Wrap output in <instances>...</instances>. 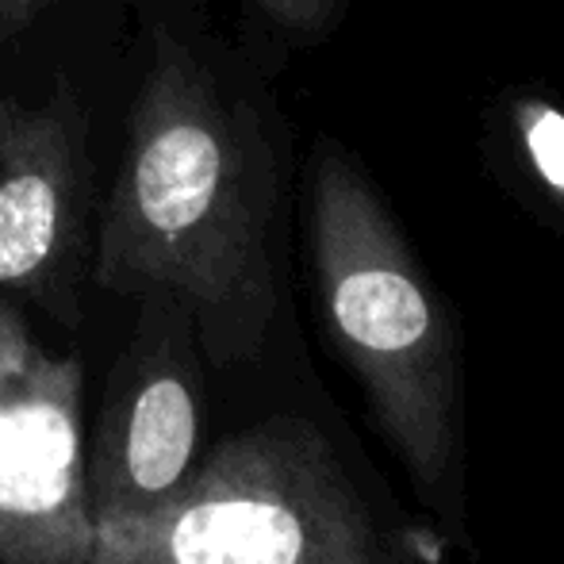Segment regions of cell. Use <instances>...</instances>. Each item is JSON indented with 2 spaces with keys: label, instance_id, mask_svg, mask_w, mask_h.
I'll return each instance as SVG.
<instances>
[{
  "label": "cell",
  "instance_id": "obj_8",
  "mask_svg": "<svg viewBox=\"0 0 564 564\" xmlns=\"http://www.w3.org/2000/svg\"><path fill=\"white\" fill-rule=\"evenodd\" d=\"M242 4L289 46H315L335 35L349 0H242Z\"/></svg>",
  "mask_w": 564,
  "mask_h": 564
},
{
  "label": "cell",
  "instance_id": "obj_3",
  "mask_svg": "<svg viewBox=\"0 0 564 564\" xmlns=\"http://www.w3.org/2000/svg\"><path fill=\"white\" fill-rule=\"evenodd\" d=\"M307 261L323 335L377 438L403 468L419 511L460 553L468 522L465 338L453 304L408 242L365 165L323 134L307 170Z\"/></svg>",
  "mask_w": 564,
  "mask_h": 564
},
{
  "label": "cell",
  "instance_id": "obj_7",
  "mask_svg": "<svg viewBox=\"0 0 564 564\" xmlns=\"http://www.w3.org/2000/svg\"><path fill=\"white\" fill-rule=\"evenodd\" d=\"M507 142L542 212L564 230V108L545 93L507 100Z\"/></svg>",
  "mask_w": 564,
  "mask_h": 564
},
{
  "label": "cell",
  "instance_id": "obj_5",
  "mask_svg": "<svg viewBox=\"0 0 564 564\" xmlns=\"http://www.w3.org/2000/svg\"><path fill=\"white\" fill-rule=\"evenodd\" d=\"M85 365L0 296V564H93Z\"/></svg>",
  "mask_w": 564,
  "mask_h": 564
},
{
  "label": "cell",
  "instance_id": "obj_2",
  "mask_svg": "<svg viewBox=\"0 0 564 564\" xmlns=\"http://www.w3.org/2000/svg\"><path fill=\"white\" fill-rule=\"evenodd\" d=\"M281 193V147L258 100L158 39L100 208L93 281L119 300L173 296L193 315L208 369H238L289 312Z\"/></svg>",
  "mask_w": 564,
  "mask_h": 564
},
{
  "label": "cell",
  "instance_id": "obj_4",
  "mask_svg": "<svg viewBox=\"0 0 564 564\" xmlns=\"http://www.w3.org/2000/svg\"><path fill=\"white\" fill-rule=\"evenodd\" d=\"M134 304L131 338L85 423V488L97 527L162 507L188 480L208 438L212 369L193 315L173 296Z\"/></svg>",
  "mask_w": 564,
  "mask_h": 564
},
{
  "label": "cell",
  "instance_id": "obj_6",
  "mask_svg": "<svg viewBox=\"0 0 564 564\" xmlns=\"http://www.w3.org/2000/svg\"><path fill=\"white\" fill-rule=\"evenodd\" d=\"M93 276L85 116L66 82L39 108L0 100V296L82 323Z\"/></svg>",
  "mask_w": 564,
  "mask_h": 564
},
{
  "label": "cell",
  "instance_id": "obj_9",
  "mask_svg": "<svg viewBox=\"0 0 564 564\" xmlns=\"http://www.w3.org/2000/svg\"><path fill=\"white\" fill-rule=\"evenodd\" d=\"M58 0H0V43L15 39L31 28L35 20H43Z\"/></svg>",
  "mask_w": 564,
  "mask_h": 564
},
{
  "label": "cell",
  "instance_id": "obj_1",
  "mask_svg": "<svg viewBox=\"0 0 564 564\" xmlns=\"http://www.w3.org/2000/svg\"><path fill=\"white\" fill-rule=\"evenodd\" d=\"M216 377L224 423L188 480L139 519L100 522L93 564H457L323 388L289 312L261 357Z\"/></svg>",
  "mask_w": 564,
  "mask_h": 564
}]
</instances>
